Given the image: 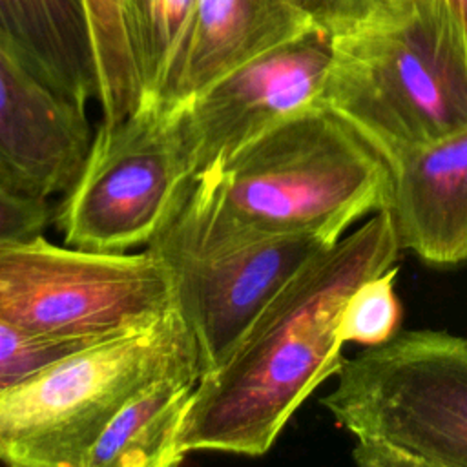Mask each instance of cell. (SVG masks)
I'll use <instances>...</instances> for the list:
<instances>
[{
	"label": "cell",
	"mask_w": 467,
	"mask_h": 467,
	"mask_svg": "<svg viewBox=\"0 0 467 467\" xmlns=\"http://www.w3.org/2000/svg\"><path fill=\"white\" fill-rule=\"evenodd\" d=\"M389 197V162L316 104L192 175L146 248L170 257L275 235L336 243L356 219L385 210Z\"/></svg>",
	"instance_id": "1"
},
{
	"label": "cell",
	"mask_w": 467,
	"mask_h": 467,
	"mask_svg": "<svg viewBox=\"0 0 467 467\" xmlns=\"http://www.w3.org/2000/svg\"><path fill=\"white\" fill-rule=\"evenodd\" d=\"M91 343L95 341L35 336L0 317V394L47 363Z\"/></svg>",
	"instance_id": "18"
},
{
	"label": "cell",
	"mask_w": 467,
	"mask_h": 467,
	"mask_svg": "<svg viewBox=\"0 0 467 467\" xmlns=\"http://www.w3.org/2000/svg\"><path fill=\"white\" fill-rule=\"evenodd\" d=\"M99 71L102 122H117L142 104V88L126 27L124 0H84Z\"/></svg>",
	"instance_id": "16"
},
{
	"label": "cell",
	"mask_w": 467,
	"mask_h": 467,
	"mask_svg": "<svg viewBox=\"0 0 467 467\" xmlns=\"http://www.w3.org/2000/svg\"><path fill=\"white\" fill-rule=\"evenodd\" d=\"M53 221L49 197L24 193L0 181V246L42 235Z\"/></svg>",
	"instance_id": "19"
},
{
	"label": "cell",
	"mask_w": 467,
	"mask_h": 467,
	"mask_svg": "<svg viewBox=\"0 0 467 467\" xmlns=\"http://www.w3.org/2000/svg\"><path fill=\"white\" fill-rule=\"evenodd\" d=\"M201 374L162 376L137 392L106 425L82 467H170L184 460L182 427Z\"/></svg>",
	"instance_id": "14"
},
{
	"label": "cell",
	"mask_w": 467,
	"mask_h": 467,
	"mask_svg": "<svg viewBox=\"0 0 467 467\" xmlns=\"http://www.w3.org/2000/svg\"><path fill=\"white\" fill-rule=\"evenodd\" d=\"M332 244L312 235H275L204 255L162 257L173 274L175 310L197 347L201 376L217 368L290 277Z\"/></svg>",
	"instance_id": "9"
},
{
	"label": "cell",
	"mask_w": 467,
	"mask_h": 467,
	"mask_svg": "<svg viewBox=\"0 0 467 467\" xmlns=\"http://www.w3.org/2000/svg\"><path fill=\"white\" fill-rule=\"evenodd\" d=\"M173 310L171 268L150 248L93 252L44 235L0 246V317L35 336L99 341Z\"/></svg>",
	"instance_id": "6"
},
{
	"label": "cell",
	"mask_w": 467,
	"mask_h": 467,
	"mask_svg": "<svg viewBox=\"0 0 467 467\" xmlns=\"http://www.w3.org/2000/svg\"><path fill=\"white\" fill-rule=\"evenodd\" d=\"M317 27L334 35L356 18L368 0H288Z\"/></svg>",
	"instance_id": "20"
},
{
	"label": "cell",
	"mask_w": 467,
	"mask_h": 467,
	"mask_svg": "<svg viewBox=\"0 0 467 467\" xmlns=\"http://www.w3.org/2000/svg\"><path fill=\"white\" fill-rule=\"evenodd\" d=\"M332 35L317 26L234 67L177 108L192 175L285 119L321 104Z\"/></svg>",
	"instance_id": "8"
},
{
	"label": "cell",
	"mask_w": 467,
	"mask_h": 467,
	"mask_svg": "<svg viewBox=\"0 0 467 467\" xmlns=\"http://www.w3.org/2000/svg\"><path fill=\"white\" fill-rule=\"evenodd\" d=\"M396 268L358 285L347 297L336 327L343 343L381 345L400 332L401 305L396 296Z\"/></svg>",
	"instance_id": "17"
},
{
	"label": "cell",
	"mask_w": 467,
	"mask_h": 467,
	"mask_svg": "<svg viewBox=\"0 0 467 467\" xmlns=\"http://www.w3.org/2000/svg\"><path fill=\"white\" fill-rule=\"evenodd\" d=\"M447 2L452 7L454 15L458 16V20L465 31V36H467V0H447Z\"/></svg>",
	"instance_id": "21"
},
{
	"label": "cell",
	"mask_w": 467,
	"mask_h": 467,
	"mask_svg": "<svg viewBox=\"0 0 467 467\" xmlns=\"http://www.w3.org/2000/svg\"><path fill=\"white\" fill-rule=\"evenodd\" d=\"M91 139L86 108L0 47V181L40 197L66 193Z\"/></svg>",
	"instance_id": "10"
},
{
	"label": "cell",
	"mask_w": 467,
	"mask_h": 467,
	"mask_svg": "<svg viewBox=\"0 0 467 467\" xmlns=\"http://www.w3.org/2000/svg\"><path fill=\"white\" fill-rule=\"evenodd\" d=\"M400 252L392 219L376 212L308 259L274 296L228 358L204 372L181 445L263 456L299 405L345 363L336 327L352 290L389 270Z\"/></svg>",
	"instance_id": "2"
},
{
	"label": "cell",
	"mask_w": 467,
	"mask_h": 467,
	"mask_svg": "<svg viewBox=\"0 0 467 467\" xmlns=\"http://www.w3.org/2000/svg\"><path fill=\"white\" fill-rule=\"evenodd\" d=\"M197 0H124L142 104L164 106L186 51Z\"/></svg>",
	"instance_id": "15"
},
{
	"label": "cell",
	"mask_w": 467,
	"mask_h": 467,
	"mask_svg": "<svg viewBox=\"0 0 467 467\" xmlns=\"http://www.w3.org/2000/svg\"><path fill=\"white\" fill-rule=\"evenodd\" d=\"M321 104L387 162L467 130V36L447 0H368L332 35Z\"/></svg>",
	"instance_id": "3"
},
{
	"label": "cell",
	"mask_w": 467,
	"mask_h": 467,
	"mask_svg": "<svg viewBox=\"0 0 467 467\" xmlns=\"http://www.w3.org/2000/svg\"><path fill=\"white\" fill-rule=\"evenodd\" d=\"M186 370L201 374L193 336L177 310L64 354L0 394V462L82 467L100 432L137 392Z\"/></svg>",
	"instance_id": "5"
},
{
	"label": "cell",
	"mask_w": 467,
	"mask_h": 467,
	"mask_svg": "<svg viewBox=\"0 0 467 467\" xmlns=\"http://www.w3.org/2000/svg\"><path fill=\"white\" fill-rule=\"evenodd\" d=\"M0 47L71 102L99 100L84 0H0Z\"/></svg>",
	"instance_id": "13"
},
{
	"label": "cell",
	"mask_w": 467,
	"mask_h": 467,
	"mask_svg": "<svg viewBox=\"0 0 467 467\" xmlns=\"http://www.w3.org/2000/svg\"><path fill=\"white\" fill-rule=\"evenodd\" d=\"M312 26L288 0H197L179 78L161 108L177 109L234 67Z\"/></svg>",
	"instance_id": "12"
},
{
	"label": "cell",
	"mask_w": 467,
	"mask_h": 467,
	"mask_svg": "<svg viewBox=\"0 0 467 467\" xmlns=\"http://www.w3.org/2000/svg\"><path fill=\"white\" fill-rule=\"evenodd\" d=\"M321 403L363 467H467V337L400 330L345 359Z\"/></svg>",
	"instance_id": "4"
},
{
	"label": "cell",
	"mask_w": 467,
	"mask_h": 467,
	"mask_svg": "<svg viewBox=\"0 0 467 467\" xmlns=\"http://www.w3.org/2000/svg\"><path fill=\"white\" fill-rule=\"evenodd\" d=\"M387 212L400 250L427 265L467 259V130L392 161Z\"/></svg>",
	"instance_id": "11"
},
{
	"label": "cell",
	"mask_w": 467,
	"mask_h": 467,
	"mask_svg": "<svg viewBox=\"0 0 467 467\" xmlns=\"http://www.w3.org/2000/svg\"><path fill=\"white\" fill-rule=\"evenodd\" d=\"M190 177L177 109L140 104L99 124L55 223L67 246L128 252L151 241Z\"/></svg>",
	"instance_id": "7"
}]
</instances>
